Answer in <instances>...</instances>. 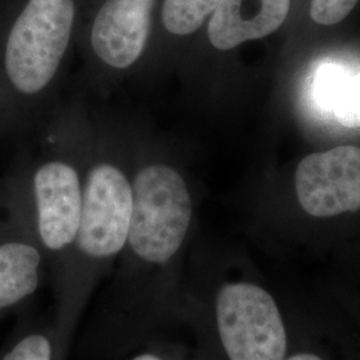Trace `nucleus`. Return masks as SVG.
<instances>
[{
  "instance_id": "obj_9",
  "label": "nucleus",
  "mask_w": 360,
  "mask_h": 360,
  "mask_svg": "<svg viewBox=\"0 0 360 360\" xmlns=\"http://www.w3.org/2000/svg\"><path fill=\"white\" fill-rule=\"evenodd\" d=\"M40 255L31 245H0V309L18 303L38 287Z\"/></svg>"
},
{
  "instance_id": "obj_10",
  "label": "nucleus",
  "mask_w": 360,
  "mask_h": 360,
  "mask_svg": "<svg viewBox=\"0 0 360 360\" xmlns=\"http://www.w3.org/2000/svg\"><path fill=\"white\" fill-rule=\"evenodd\" d=\"M219 0H165L162 20L168 32L190 35L214 13Z\"/></svg>"
},
{
  "instance_id": "obj_3",
  "label": "nucleus",
  "mask_w": 360,
  "mask_h": 360,
  "mask_svg": "<svg viewBox=\"0 0 360 360\" xmlns=\"http://www.w3.org/2000/svg\"><path fill=\"white\" fill-rule=\"evenodd\" d=\"M217 319L230 360H285L287 335L272 296L255 284L224 285Z\"/></svg>"
},
{
  "instance_id": "obj_13",
  "label": "nucleus",
  "mask_w": 360,
  "mask_h": 360,
  "mask_svg": "<svg viewBox=\"0 0 360 360\" xmlns=\"http://www.w3.org/2000/svg\"><path fill=\"white\" fill-rule=\"evenodd\" d=\"M359 0H311L309 15L314 22L333 26L342 22L354 10Z\"/></svg>"
},
{
  "instance_id": "obj_4",
  "label": "nucleus",
  "mask_w": 360,
  "mask_h": 360,
  "mask_svg": "<svg viewBox=\"0 0 360 360\" xmlns=\"http://www.w3.org/2000/svg\"><path fill=\"white\" fill-rule=\"evenodd\" d=\"M132 212V188L126 175L115 166L99 165L87 176L77 245L89 257L117 254L129 240Z\"/></svg>"
},
{
  "instance_id": "obj_2",
  "label": "nucleus",
  "mask_w": 360,
  "mask_h": 360,
  "mask_svg": "<svg viewBox=\"0 0 360 360\" xmlns=\"http://www.w3.org/2000/svg\"><path fill=\"white\" fill-rule=\"evenodd\" d=\"M74 0H30L6 47V71L23 94H37L55 77L70 43Z\"/></svg>"
},
{
  "instance_id": "obj_5",
  "label": "nucleus",
  "mask_w": 360,
  "mask_h": 360,
  "mask_svg": "<svg viewBox=\"0 0 360 360\" xmlns=\"http://www.w3.org/2000/svg\"><path fill=\"white\" fill-rule=\"evenodd\" d=\"M296 193L303 210L328 218L360 210V148L340 146L312 154L297 166Z\"/></svg>"
},
{
  "instance_id": "obj_14",
  "label": "nucleus",
  "mask_w": 360,
  "mask_h": 360,
  "mask_svg": "<svg viewBox=\"0 0 360 360\" xmlns=\"http://www.w3.org/2000/svg\"><path fill=\"white\" fill-rule=\"evenodd\" d=\"M3 360H51V345L41 335H31Z\"/></svg>"
},
{
  "instance_id": "obj_8",
  "label": "nucleus",
  "mask_w": 360,
  "mask_h": 360,
  "mask_svg": "<svg viewBox=\"0 0 360 360\" xmlns=\"http://www.w3.org/2000/svg\"><path fill=\"white\" fill-rule=\"evenodd\" d=\"M291 0H219L208 25V38L218 50L264 38L283 25Z\"/></svg>"
},
{
  "instance_id": "obj_1",
  "label": "nucleus",
  "mask_w": 360,
  "mask_h": 360,
  "mask_svg": "<svg viewBox=\"0 0 360 360\" xmlns=\"http://www.w3.org/2000/svg\"><path fill=\"white\" fill-rule=\"evenodd\" d=\"M193 215L179 172L165 165L143 168L134 181L129 242L138 257L165 263L183 243Z\"/></svg>"
},
{
  "instance_id": "obj_6",
  "label": "nucleus",
  "mask_w": 360,
  "mask_h": 360,
  "mask_svg": "<svg viewBox=\"0 0 360 360\" xmlns=\"http://www.w3.org/2000/svg\"><path fill=\"white\" fill-rule=\"evenodd\" d=\"M155 0H107L91 32L92 49L105 65L127 68L142 55Z\"/></svg>"
},
{
  "instance_id": "obj_11",
  "label": "nucleus",
  "mask_w": 360,
  "mask_h": 360,
  "mask_svg": "<svg viewBox=\"0 0 360 360\" xmlns=\"http://www.w3.org/2000/svg\"><path fill=\"white\" fill-rule=\"evenodd\" d=\"M349 77L348 70L336 63H327L316 71L311 86V98L319 111L333 114L335 102Z\"/></svg>"
},
{
  "instance_id": "obj_15",
  "label": "nucleus",
  "mask_w": 360,
  "mask_h": 360,
  "mask_svg": "<svg viewBox=\"0 0 360 360\" xmlns=\"http://www.w3.org/2000/svg\"><path fill=\"white\" fill-rule=\"evenodd\" d=\"M285 360H322L321 358H318L316 355H312V354H299V355H294L291 358Z\"/></svg>"
},
{
  "instance_id": "obj_12",
  "label": "nucleus",
  "mask_w": 360,
  "mask_h": 360,
  "mask_svg": "<svg viewBox=\"0 0 360 360\" xmlns=\"http://www.w3.org/2000/svg\"><path fill=\"white\" fill-rule=\"evenodd\" d=\"M333 115L345 127H360V72L348 77L335 102Z\"/></svg>"
},
{
  "instance_id": "obj_16",
  "label": "nucleus",
  "mask_w": 360,
  "mask_h": 360,
  "mask_svg": "<svg viewBox=\"0 0 360 360\" xmlns=\"http://www.w3.org/2000/svg\"><path fill=\"white\" fill-rule=\"evenodd\" d=\"M134 360H160L159 358H156L154 355H141L138 358H135Z\"/></svg>"
},
{
  "instance_id": "obj_7",
  "label": "nucleus",
  "mask_w": 360,
  "mask_h": 360,
  "mask_svg": "<svg viewBox=\"0 0 360 360\" xmlns=\"http://www.w3.org/2000/svg\"><path fill=\"white\" fill-rule=\"evenodd\" d=\"M39 232L43 243L62 250L77 239L82 199L77 171L62 162L40 167L34 178Z\"/></svg>"
}]
</instances>
